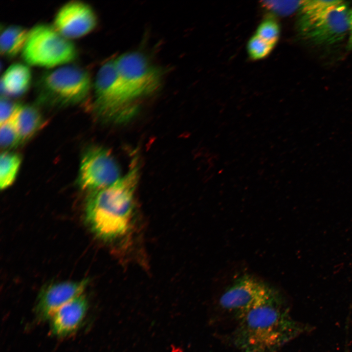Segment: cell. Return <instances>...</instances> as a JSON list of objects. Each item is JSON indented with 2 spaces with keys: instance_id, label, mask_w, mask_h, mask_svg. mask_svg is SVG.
Returning <instances> with one entry per match:
<instances>
[{
  "instance_id": "1",
  "label": "cell",
  "mask_w": 352,
  "mask_h": 352,
  "mask_svg": "<svg viewBox=\"0 0 352 352\" xmlns=\"http://www.w3.org/2000/svg\"><path fill=\"white\" fill-rule=\"evenodd\" d=\"M238 320L233 342L242 352H275L313 330L292 318L282 298L252 309Z\"/></svg>"
},
{
  "instance_id": "2",
  "label": "cell",
  "mask_w": 352,
  "mask_h": 352,
  "mask_svg": "<svg viewBox=\"0 0 352 352\" xmlns=\"http://www.w3.org/2000/svg\"><path fill=\"white\" fill-rule=\"evenodd\" d=\"M139 168L135 156L124 176L111 185L92 192L88 197L86 206V220L100 237L117 238L129 230L134 209Z\"/></svg>"
},
{
  "instance_id": "3",
  "label": "cell",
  "mask_w": 352,
  "mask_h": 352,
  "mask_svg": "<svg viewBox=\"0 0 352 352\" xmlns=\"http://www.w3.org/2000/svg\"><path fill=\"white\" fill-rule=\"evenodd\" d=\"M21 54L27 65L56 68L74 61L77 49L73 42L62 35L53 24L40 23L29 29Z\"/></svg>"
},
{
  "instance_id": "4",
  "label": "cell",
  "mask_w": 352,
  "mask_h": 352,
  "mask_svg": "<svg viewBox=\"0 0 352 352\" xmlns=\"http://www.w3.org/2000/svg\"><path fill=\"white\" fill-rule=\"evenodd\" d=\"M91 88L88 73L77 66L64 65L48 71L40 78L37 90L42 99L63 105L84 100Z\"/></svg>"
},
{
  "instance_id": "5",
  "label": "cell",
  "mask_w": 352,
  "mask_h": 352,
  "mask_svg": "<svg viewBox=\"0 0 352 352\" xmlns=\"http://www.w3.org/2000/svg\"><path fill=\"white\" fill-rule=\"evenodd\" d=\"M94 109L108 120L125 119L134 110L132 101L126 94L118 77L114 60L108 61L99 68L94 84Z\"/></svg>"
},
{
  "instance_id": "6",
  "label": "cell",
  "mask_w": 352,
  "mask_h": 352,
  "mask_svg": "<svg viewBox=\"0 0 352 352\" xmlns=\"http://www.w3.org/2000/svg\"><path fill=\"white\" fill-rule=\"evenodd\" d=\"M268 283L250 274L236 279L220 299V306L239 319L252 309L281 298Z\"/></svg>"
},
{
  "instance_id": "7",
  "label": "cell",
  "mask_w": 352,
  "mask_h": 352,
  "mask_svg": "<svg viewBox=\"0 0 352 352\" xmlns=\"http://www.w3.org/2000/svg\"><path fill=\"white\" fill-rule=\"evenodd\" d=\"M114 63L122 86L131 100L151 93L159 88L160 74L142 54L126 53L114 59Z\"/></svg>"
},
{
  "instance_id": "8",
  "label": "cell",
  "mask_w": 352,
  "mask_h": 352,
  "mask_svg": "<svg viewBox=\"0 0 352 352\" xmlns=\"http://www.w3.org/2000/svg\"><path fill=\"white\" fill-rule=\"evenodd\" d=\"M120 177L118 164L108 150L95 146L84 154L78 180L82 189L96 191L111 185Z\"/></svg>"
},
{
  "instance_id": "9",
  "label": "cell",
  "mask_w": 352,
  "mask_h": 352,
  "mask_svg": "<svg viewBox=\"0 0 352 352\" xmlns=\"http://www.w3.org/2000/svg\"><path fill=\"white\" fill-rule=\"evenodd\" d=\"M349 12L344 2L330 9L299 29L301 34L318 45H330L343 39L349 29Z\"/></svg>"
},
{
  "instance_id": "10",
  "label": "cell",
  "mask_w": 352,
  "mask_h": 352,
  "mask_svg": "<svg viewBox=\"0 0 352 352\" xmlns=\"http://www.w3.org/2000/svg\"><path fill=\"white\" fill-rule=\"evenodd\" d=\"M97 23L96 13L89 4L73 0L59 8L55 15L53 25L62 35L71 40L89 33Z\"/></svg>"
},
{
  "instance_id": "11",
  "label": "cell",
  "mask_w": 352,
  "mask_h": 352,
  "mask_svg": "<svg viewBox=\"0 0 352 352\" xmlns=\"http://www.w3.org/2000/svg\"><path fill=\"white\" fill-rule=\"evenodd\" d=\"M88 279L79 281H63L50 284L41 289L35 308L39 321L50 318L61 306L83 294L88 284Z\"/></svg>"
},
{
  "instance_id": "12",
  "label": "cell",
  "mask_w": 352,
  "mask_h": 352,
  "mask_svg": "<svg viewBox=\"0 0 352 352\" xmlns=\"http://www.w3.org/2000/svg\"><path fill=\"white\" fill-rule=\"evenodd\" d=\"M88 308V301L83 294L61 306L50 318L51 333L64 337L73 333L81 325Z\"/></svg>"
},
{
  "instance_id": "13",
  "label": "cell",
  "mask_w": 352,
  "mask_h": 352,
  "mask_svg": "<svg viewBox=\"0 0 352 352\" xmlns=\"http://www.w3.org/2000/svg\"><path fill=\"white\" fill-rule=\"evenodd\" d=\"M31 70L26 64L17 62L11 64L1 77V96H18L25 93L30 86Z\"/></svg>"
},
{
  "instance_id": "14",
  "label": "cell",
  "mask_w": 352,
  "mask_h": 352,
  "mask_svg": "<svg viewBox=\"0 0 352 352\" xmlns=\"http://www.w3.org/2000/svg\"><path fill=\"white\" fill-rule=\"evenodd\" d=\"M28 31L29 30L19 25L4 27L0 36V54L5 57L13 58L22 53Z\"/></svg>"
},
{
  "instance_id": "15",
  "label": "cell",
  "mask_w": 352,
  "mask_h": 352,
  "mask_svg": "<svg viewBox=\"0 0 352 352\" xmlns=\"http://www.w3.org/2000/svg\"><path fill=\"white\" fill-rule=\"evenodd\" d=\"M21 143L30 138L43 125V118L35 107L21 104L16 114Z\"/></svg>"
},
{
  "instance_id": "16",
  "label": "cell",
  "mask_w": 352,
  "mask_h": 352,
  "mask_svg": "<svg viewBox=\"0 0 352 352\" xmlns=\"http://www.w3.org/2000/svg\"><path fill=\"white\" fill-rule=\"evenodd\" d=\"M335 0H303L299 11L298 27L299 29L306 26L314 20L333 7L343 3Z\"/></svg>"
},
{
  "instance_id": "17",
  "label": "cell",
  "mask_w": 352,
  "mask_h": 352,
  "mask_svg": "<svg viewBox=\"0 0 352 352\" xmlns=\"http://www.w3.org/2000/svg\"><path fill=\"white\" fill-rule=\"evenodd\" d=\"M21 157L17 154L4 151L0 157V188L4 189L15 181L21 164Z\"/></svg>"
},
{
  "instance_id": "18",
  "label": "cell",
  "mask_w": 352,
  "mask_h": 352,
  "mask_svg": "<svg viewBox=\"0 0 352 352\" xmlns=\"http://www.w3.org/2000/svg\"><path fill=\"white\" fill-rule=\"evenodd\" d=\"M19 108L10 119L0 124V146L4 149L13 148L21 143L15 119Z\"/></svg>"
},
{
  "instance_id": "19",
  "label": "cell",
  "mask_w": 352,
  "mask_h": 352,
  "mask_svg": "<svg viewBox=\"0 0 352 352\" xmlns=\"http://www.w3.org/2000/svg\"><path fill=\"white\" fill-rule=\"evenodd\" d=\"M280 33V29L278 22L273 17H269L258 25L255 34L275 45L279 40Z\"/></svg>"
},
{
  "instance_id": "20",
  "label": "cell",
  "mask_w": 352,
  "mask_h": 352,
  "mask_svg": "<svg viewBox=\"0 0 352 352\" xmlns=\"http://www.w3.org/2000/svg\"><path fill=\"white\" fill-rule=\"evenodd\" d=\"M274 46L254 34L248 42L247 50L250 58L257 60L265 58L270 53Z\"/></svg>"
},
{
  "instance_id": "21",
  "label": "cell",
  "mask_w": 352,
  "mask_h": 352,
  "mask_svg": "<svg viewBox=\"0 0 352 352\" xmlns=\"http://www.w3.org/2000/svg\"><path fill=\"white\" fill-rule=\"evenodd\" d=\"M263 7L275 13L287 16L299 9L303 0L263 1Z\"/></svg>"
},
{
  "instance_id": "22",
  "label": "cell",
  "mask_w": 352,
  "mask_h": 352,
  "mask_svg": "<svg viewBox=\"0 0 352 352\" xmlns=\"http://www.w3.org/2000/svg\"><path fill=\"white\" fill-rule=\"evenodd\" d=\"M21 104L12 102L7 97L1 96L0 101V124L10 119L16 112Z\"/></svg>"
},
{
  "instance_id": "23",
  "label": "cell",
  "mask_w": 352,
  "mask_h": 352,
  "mask_svg": "<svg viewBox=\"0 0 352 352\" xmlns=\"http://www.w3.org/2000/svg\"><path fill=\"white\" fill-rule=\"evenodd\" d=\"M349 30L352 31V9L349 12Z\"/></svg>"
},
{
  "instance_id": "24",
  "label": "cell",
  "mask_w": 352,
  "mask_h": 352,
  "mask_svg": "<svg viewBox=\"0 0 352 352\" xmlns=\"http://www.w3.org/2000/svg\"><path fill=\"white\" fill-rule=\"evenodd\" d=\"M348 46L350 49H352V31H351V34L348 41Z\"/></svg>"
}]
</instances>
